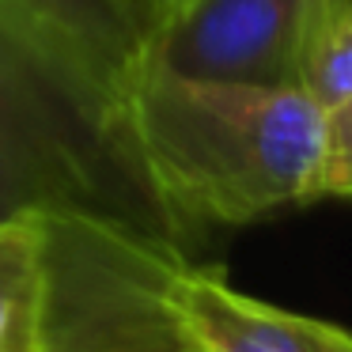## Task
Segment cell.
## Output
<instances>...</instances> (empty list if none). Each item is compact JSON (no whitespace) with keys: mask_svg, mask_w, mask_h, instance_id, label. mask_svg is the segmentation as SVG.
Listing matches in <instances>:
<instances>
[{"mask_svg":"<svg viewBox=\"0 0 352 352\" xmlns=\"http://www.w3.org/2000/svg\"><path fill=\"white\" fill-rule=\"evenodd\" d=\"M114 114L182 243L311 205L326 110L299 87L182 76L140 61Z\"/></svg>","mask_w":352,"mask_h":352,"instance_id":"1","label":"cell"},{"mask_svg":"<svg viewBox=\"0 0 352 352\" xmlns=\"http://www.w3.org/2000/svg\"><path fill=\"white\" fill-rule=\"evenodd\" d=\"M95 212L186 250L99 91L0 16V220Z\"/></svg>","mask_w":352,"mask_h":352,"instance_id":"2","label":"cell"},{"mask_svg":"<svg viewBox=\"0 0 352 352\" xmlns=\"http://www.w3.org/2000/svg\"><path fill=\"white\" fill-rule=\"evenodd\" d=\"M182 258L110 216H46V352H193L170 299Z\"/></svg>","mask_w":352,"mask_h":352,"instance_id":"3","label":"cell"},{"mask_svg":"<svg viewBox=\"0 0 352 352\" xmlns=\"http://www.w3.org/2000/svg\"><path fill=\"white\" fill-rule=\"evenodd\" d=\"M311 0H178L144 61L182 76L296 87V42Z\"/></svg>","mask_w":352,"mask_h":352,"instance_id":"4","label":"cell"},{"mask_svg":"<svg viewBox=\"0 0 352 352\" xmlns=\"http://www.w3.org/2000/svg\"><path fill=\"white\" fill-rule=\"evenodd\" d=\"M170 299L193 352H352V329L246 296L223 269L178 261Z\"/></svg>","mask_w":352,"mask_h":352,"instance_id":"5","label":"cell"},{"mask_svg":"<svg viewBox=\"0 0 352 352\" xmlns=\"http://www.w3.org/2000/svg\"><path fill=\"white\" fill-rule=\"evenodd\" d=\"M0 16L114 107L144 61L125 0H0Z\"/></svg>","mask_w":352,"mask_h":352,"instance_id":"6","label":"cell"},{"mask_svg":"<svg viewBox=\"0 0 352 352\" xmlns=\"http://www.w3.org/2000/svg\"><path fill=\"white\" fill-rule=\"evenodd\" d=\"M46 216L0 220V352H46Z\"/></svg>","mask_w":352,"mask_h":352,"instance_id":"7","label":"cell"},{"mask_svg":"<svg viewBox=\"0 0 352 352\" xmlns=\"http://www.w3.org/2000/svg\"><path fill=\"white\" fill-rule=\"evenodd\" d=\"M292 84L322 110L352 95V0H311L296 42Z\"/></svg>","mask_w":352,"mask_h":352,"instance_id":"8","label":"cell"},{"mask_svg":"<svg viewBox=\"0 0 352 352\" xmlns=\"http://www.w3.org/2000/svg\"><path fill=\"white\" fill-rule=\"evenodd\" d=\"M329 197H352V95L326 110L322 155L311 178V205Z\"/></svg>","mask_w":352,"mask_h":352,"instance_id":"9","label":"cell"},{"mask_svg":"<svg viewBox=\"0 0 352 352\" xmlns=\"http://www.w3.org/2000/svg\"><path fill=\"white\" fill-rule=\"evenodd\" d=\"M178 0H125V8H129L133 23H137L140 38H152V31L163 23V19L170 16V8H175Z\"/></svg>","mask_w":352,"mask_h":352,"instance_id":"10","label":"cell"}]
</instances>
